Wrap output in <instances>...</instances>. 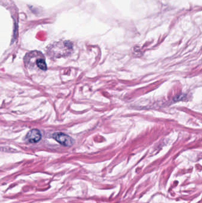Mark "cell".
I'll use <instances>...</instances> for the list:
<instances>
[{
	"mask_svg": "<svg viewBox=\"0 0 202 203\" xmlns=\"http://www.w3.org/2000/svg\"><path fill=\"white\" fill-rule=\"evenodd\" d=\"M36 63L39 68L42 70H47V65L45 60V58L42 55V54L39 56V57L36 60Z\"/></svg>",
	"mask_w": 202,
	"mask_h": 203,
	"instance_id": "obj_3",
	"label": "cell"
},
{
	"mask_svg": "<svg viewBox=\"0 0 202 203\" xmlns=\"http://www.w3.org/2000/svg\"><path fill=\"white\" fill-rule=\"evenodd\" d=\"M53 138L61 144L71 147L73 144V140L69 136L62 133H56L53 134Z\"/></svg>",
	"mask_w": 202,
	"mask_h": 203,
	"instance_id": "obj_1",
	"label": "cell"
},
{
	"mask_svg": "<svg viewBox=\"0 0 202 203\" xmlns=\"http://www.w3.org/2000/svg\"><path fill=\"white\" fill-rule=\"evenodd\" d=\"M42 136L39 130L37 129H33L30 130L26 136V138L29 142L31 143H35L40 141Z\"/></svg>",
	"mask_w": 202,
	"mask_h": 203,
	"instance_id": "obj_2",
	"label": "cell"
}]
</instances>
